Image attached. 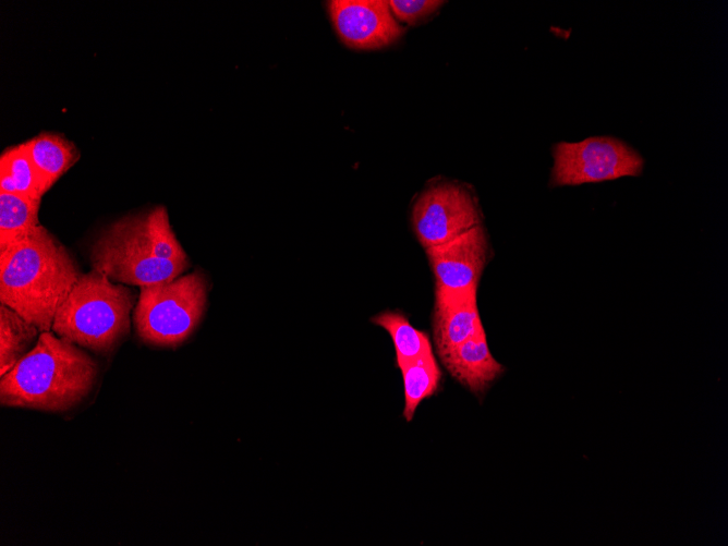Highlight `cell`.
Wrapping results in <instances>:
<instances>
[{"instance_id":"obj_1","label":"cell","mask_w":728,"mask_h":546,"mask_svg":"<svg viewBox=\"0 0 728 546\" xmlns=\"http://www.w3.org/2000/svg\"><path fill=\"white\" fill-rule=\"evenodd\" d=\"M81 276L66 247L41 225L0 247V302L40 332L52 329L58 308Z\"/></svg>"},{"instance_id":"obj_2","label":"cell","mask_w":728,"mask_h":546,"mask_svg":"<svg viewBox=\"0 0 728 546\" xmlns=\"http://www.w3.org/2000/svg\"><path fill=\"white\" fill-rule=\"evenodd\" d=\"M89 258L93 269L111 280L138 287L169 282L190 266L163 206L109 225L93 243Z\"/></svg>"},{"instance_id":"obj_3","label":"cell","mask_w":728,"mask_h":546,"mask_svg":"<svg viewBox=\"0 0 728 546\" xmlns=\"http://www.w3.org/2000/svg\"><path fill=\"white\" fill-rule=\"evenodd\" d=\"M98 373L97 362L83 348L44 331L34 349L0 376V403L64 412L92 392Z\"/></svg>"},{"instance_id":"obj_4","label":"cell","mask_w":728,"mask_h":546,"mask_svg":"<svg viewBox=\"0 0 728 546\" xmlns=\"http://www.w3.org/2000/svg\"><path fill=\"white\" fill-rule=\"evenodd\" d=\"M136 302L131 288L92 269L58 308L51 330L83 349L108 354L128 336Z\"/></svg>"},{"instance_id":"obj_5","label":"cell","mask_w":728,"mask_h":546,"mask_svg":"<svg viewBox=\"0 0 728 546\" xmlns=\"http://www.w3.org/2000/svg\"><path fill=\"white\" fill-rule=\"evenodd\" d=\"M206 302L207 281L198 270L169 282L141 287L132 317L135 332L146 344L177 347L201 321Z\"/></svg>"},{"instance_id":"obj_6","label":"cell","mask_w":728,"mask_h":546,"mask_svg":"<svg viewBox=\"0 0 728 546\" xmlns=\"http://www.w3.org/2000/svg\"><path fill=\"white\" fill-rule=\"evenodd\" d=\"M551 186L579 185L638 177L644 160L621 139L594 136L577 143L555 145Z\"/></svg>"},{"instance_id":"obj_7","label":"cell","mask_w":728,"mask_h":546,"mask_svg":"<svg viewBox=\"0 0 728 546\" xmlns=\"http://www.w3.org/2000/svg\"><path fill=\"white\" fill-rule=\"evenodd\" d=\"M480 225L474 196L459 183L441 182L425 189L412 208V226L427 250L449 242Z\"/></svg>"},{"instance_id":"obj_8","label":"cell","mask_w":728,"mask_h":546,"mask_svg":"<svg viewBox=\"0 0 728 546\" xmlns=\"http://www.w3.org/2000/svg\"><path fill=\"white\" fill-rule=\"evenodd\" d=\"M425 251L435 278V291L463 293L477 289L488 256L482 226Z\"/></svg>"},{"instance_id":"obj_9","label":"cell","mask_w":728,"mask_h":546,"mask_svg":"<svg viewBox=\"0 0 728 546\" xmlns=\"http://www.w3.org/2000/svg\"><path fill=\"white\" fill-rule=\"evenodd\" d=\"M329 13L341 40L355 49H377L396 41L403 28L384 0H333Z\"/></svg>"},{"instance_id":"obj_10","label":"cell","mask_w":728,"mask_h":546,"mask_svg":"<svg viewBox=\"0 0 728 546\" xmlns=\"http://www.w3.org/2000/svg\"><path fill=\"white\" fill-rule=\"evenodd\" d=\"M482 327L477 289L463 293L435 291L433 335L439 357L466 341Z\"/></svg>"},{"instance_id":"obj_11","label":"cell","mask_w":728,"mask_h":546,"mask_svg":"<svg viewBox=\"0 0 728 546\" xmlns=\"http://www.w3.org/2000/svg\"><path fill=\"white\" fill-rule=\"evenodd\" d=\"M440 360L451 376L476 396L483 395L505 372L490 353L484 327Z\"/></svg>"},{"instance_id":"obj_12","label":"cell","mask_w":728,"mask_h":546,"mask_svg":"<svg viewBox=\"0 0 728 546\" xmlns=\"http://www.w3.org/2000/svg\"><path fill=\"white\" fill-rule=\"evenodd\" d=\"M21 144L49 189L80 158L77 147L58 133L41 132Z\"/></svg>"},{"instance_id":"obj_13","label":"cell","mask_w":728,"mask_h":546,"mask_svg":"<svg viewBox=\"0 0 728 546\" xmlns=\"http://www.w3.org/2000/svg\"><path fill=\"white\" fill-rule=\"evenodd\" d=\"M49 190L22 144L0 156V191L41 199Z\"/></svg>"},{"instance_id":"obj_14","label":"cell","mask_w":728,"mask_h":546,"mask_svg":"<svg viewBox=\"0 0 728 546\" xmlns=\"http://www.w3.org/2000/svg\"><path fill=\"white\" fill-rule=\"evenodd\" d=\"M39 336L35 325L8 305H0V376L34 349Z\"/></svg>"},{"instance_id":"obj_15","label":"cell","mask_w":728,"mask_h":546,"mask_svg":"<svg viewBox=\"0 0 728 546\" xmlns=\"http://www.w3.org/2000/svg\"><path fill=\"white\" fill-rule=\"evenodd\" d=\"M371 320L390 335L398 367L433 352L427 333L412 326L401 312L385 311Z\"/></svg>"},{"instance_id":"obj_16","label":"cell","mask_w":728,"mask_h":546,"mask_svg":"<svg viewBox=\"0 0 728 546\" xmlns=\"http://www.w3.org/2000/svg\"><path fill=\"white\" fill-rule=\"evenodd\" d=\"M399 368L404 386L403 416L410 422L420 403L440 388L442 373L433 352Z\"/></svg>"},{"instance_id":"obj_17","label":"cell","mask_w":728,"mask_h":546,"mask_svg":"<svg viewBox=\"0 0 728 546\" xmlns=\"http://www.w3.org/2000/svg\"><path fill=\"white\" fill-rule=\"evenodd\" d=\"M41 199L0 191V247L38 227Z\"/></svg>"},{"instance_id":"obj_18","label":"cell","mask_w":728,"mask_h":546,"mask_svg":"<svg viewBox=\"0 0 728 546\" xmlns=\"http://www.w3.org/2000/svg\"><path fill=\"white\" fill-rule=\"evenodd\" d=\"M388 3L390 10L400 21L414 24L435 12L442 2L433 0H391Z\"/></svg>"}]
</instances>
